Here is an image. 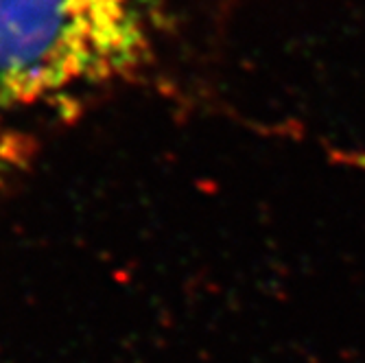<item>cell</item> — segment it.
<instances>
[{"instance_id": "7a4b0ae2", "label": "cell", "mask_w": 365, "mask_h": 363, "mask_svg": "<svg viewBox=\"0 0 365 363\" xmlns=\"http://www.w3.org/2000/svg\"><path fill=\"white\" fill-rule=\"evenodd\" d=\"M22 155L24 151L20 149V140L14 138L11 131L0 123V188H3L5 180L16 171Z\"/></svg>"}, {"instance_id": "6da1fadb", "label": "cell", "mask_w": 365, "mask_h": 363, "mask_svg": "<svg viewBox=\"0 0 365 363\" xmlns=\"http://www.w3.org/2000/svg\"><path fill=\"white\" fill-rule=\"evenodd\" d=\"M160 0H0V116L136 73Z\"/></svg>"}]
</instances>
